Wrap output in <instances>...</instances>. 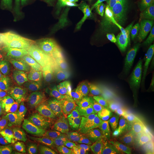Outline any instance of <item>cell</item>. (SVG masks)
<instances>
[{"label": "cell", "instance_id": "25", "mask_svg": "<svg viewBox=\"0 0 154 154\" xmlns=\"http://www.w3.org/2000/svg\"><path fill=\"white\" fill-rule=\"evenodd\" d=\"M16 154V153H15V152H11V153H9V154Z\"/></svg>", "mask_w": 154, "mask_h": 154}, {"label": "cell", "instance_id": "2", "mask_svg": "<svg viewBox=\"0 0 154 154\" xmlns=\"http://www.w3.org/2000/svg\"><path fill=\"white\" fill-rule=\"evenodd\" d=\"M70 88L91 109L106 118L127 114L121 96L105 77L91 75L78 78L70 82Z\"/></svg>", "mask_w": 154, "mask_h": 154}, {"label": "cell", "instance_id": "23", "mask_svg": "<svg viewBox=\"0 0 154 154\" xmlns=\"http://www.w3.org/2000/svg\"><path fill=\"white\" fill-rule=\"evenodd\" d=\"M9 152L8 151H7L6 149H5L2 144L0 142V154H8Z\"/></svg>", "mask_w": 154, "mask_h": 154}, {"label": "cell", "instance_id": "17", "mask_svg": "<svg viewBox=\"0 0 154 154\" xmlns=\"http://www.w3.org/2000/svg\"><path fill=\"white\" fill-rule=\"evenodd\" d=\"M131 1V0H116V5L114 9V18L111 24V26L113 29H116L120 26L122 20V11L125 6Z\"/></svg>", "mask_w": 154, "mask_h": 154}, {"label": "cell", "instance_id": "9", "mask_svg": "<svg viewBox=\"0 0 154 154\" xmlns=\"http://www.w3.org/2000/svg\"><path fill=\"white\" fill-rule=\"evenodd\" d=\"M110 154H139L140 148L136 141L122 138L110 130L106 135Z\"/></svg>", "mask_w": 154, "mask_h": 154}, {"label": "cell", "instance_id": "20", "mask_svg": "<svg viewBox=\"0 0 154 154\" xmlns=\"http://www.w3.org/2000/svg\"><path fill=\"white\" fill-rule=\"evenodd\" d=\"M88 1L92 4H93L94 5L99 8H103V6L105 4V2L107 1V0H88Z\"/></svg>", "mask_w": 154, "mask_h": 154}, {"label": "cell", "instance_id": "12", "mask_svg": "<svg viewBox=\"0 0 154 154\" xmlns=\"http://www.w3.org/2000/svg\"><path fill=\"white\" fill-rule=\"evenodd\" d=\"M41 0H30L29 11L27 20L29 28L31 33V35L29 37V42H32V40L35 37L44 31V26L41 20Z\"/></svg>", "mask_w": 154, "mask_h": 154}, {"label": "cell", "instance_id": "19", "mask_svg": "<svg viewBox=\"0 0 154 154\" xmlns=\"http://www.w3.org/2000/svg\"><path fill=\"white\" fill-rule=\"evenodd\" d=\"M56 0H41V6L42 11L46 12L49 11L54 5Z\"/></svg>", "mask_w": 154, "mask_h": 154}, {"label": "cell", "instance_id": "24", "mask_svg": "<svg viewBox=\"0 0 154 154\" xmlns=\"http://www.w3.org/2000/svg\"><path fill=\"white\" fill-rule=\"evenodd\" d=\"M151 60H154V48L152 51V54H151Z\"/></svg>", "mask_w": 154, "mask_h": 154}, {"label": "cell", "instance_id": "13", "mask_svg": "<svg viewBox=\"0 0 154 154\" xmlns=\"http://www.w3.org/2000/svg\"><path fill=\"white\" fill-rule=\"evenodd\" d=\"M25 0H3L2 16L6 18H13L20 21L24 19Z\"/></svg>", "mask_w": 154, "mask_h": 154}, {"label": "cell", "instance_id": "8", "mask_svg": "<svg viewBox=\"0 0 154 154\" xmlns=\"http://www.w3.org/2000/svg\"><path fill=\"white\" fill-rule=\"evenodd\" d=\"M110 130L122 138L136 141L138 133L128 114L116 115L107 118Z\"/></svg>", "mask_w": 154, "mask_h": 154}, {"label": "cell", "instance_id": "5", "mask_svg": "<svg viewBox=\"0 0 154 154\" xmlns=\"http://www.w3.org/2000/svg\"><path fill=\"white\" fill-rule=\"evenodd\" d=\"M137 21V17H134L128 22L116 44L105 55L102 61V67L109 66L115 61L128 55L136 49L137 43L134 33Z\"/></svg>", "mask_w": 154, "mask_h": 154}, {"label": "cell", "instance_id": "21", "mask_svg": "<svg viewBox=\"0 0 154 154\" xmlns=\"http://www.w3.org/2000/svg\"><path fill=\"white\" fill-rule=\"evenodd\" d=\"M131 1L146 5H151L154 4V0H131Z\"/></svg>", "mask_w": 154, "mask_h": 154}, {"label": "cell", "instance_id": "18", "mask_svg": "<svg viewBox=\"0 0 154 154\" xmlns=\"http://www.w3.org/2000/svg\"><path fill=\"white\" fill-rule=\"evenodd\" d=\"M10 103L8 98L7 100H0V123L6 121L9 112Z\"/></svg>", "mask_w": 154, "mask_h": 154}, {"label": "cell", "instance_id": "1", "mask_svg": "<svg viewBox=\"0 0 154 154\" xmlns=\"http://www.w3.org/2000/svg\"><path fill=\"white\" fill-rule=\"evenodd\" d=\"M3 81L9 94L47 98L55 101L70 82L50 75L25 63L2 66Z\"/></svg>", "mask_w": 154, "mask_h": 154}, {"label": "cell", "instance_id": "10", "mask_svg": "<svg viewBox=\"0 0 154 154\" xmlns=\"http://www.w3.org/2000/svg\"><path fill=\"white\" fill-rule=\"evenodd\" d=\"M20 141L19 128L16 123L10 120L0 123V142L9 151L17 148Z\"/></svg>", "mask_w": 154, "mask_h": 154}, {"label": "cell", "instance_id": "3", "mask_svg": "<svg viewBox=\"0 0 154 154\" xmlns=\"http://www.w3.org/2000/svg\"><path fill=\"white\" fill-rule=\"evenodd\" d=\"M57 109L74 123L85 134L102 129L106 134L110 130L108 121L102 114L93 110L70 86L65 89L55 100Z\"/></svg>", "mask_w": 154, "mask_h": 154}, {"label": "cell", "instance_id": "6", "mask_svg": "<svg viewBox=\"0 0 154 154\" xmlns=\"http://www.w3.org/2000/svg\"><path fill=\"white\" fill-rule=\"evenodd\" d=\"M22 126L34 139L48 143L60 142L61 134L50 122L42 117L26 118L21 121Z\"/></svg>", "mask_w": 154, "mask_h": 154}, {"label": "cell", "instance_id": "7", "mask_svg": "<svg viewBox=\"0 0 154 154\" xmlns=\"http://www.w3.org/2000/svg\"><path fill=\"white\" fill-rule=\"evenodd\" d=\"M50 122L63 137L74 142H83L85 135L67 116L58 110L50 111L42 116Z\"/></svg>", "mask_w": 154, "mask_h": 154}, {"label": "cell", "instance_id": "14", "mask_svg": "<svg viewBox=\"0 0 154 154\" xmlns=\"http://www.w3.org/2000/svg\"><path fill=\"white\" fill-rule=\"evenodd\" d=\"M55 154H85L83 142H74L62 137Z\"/></svg>", "mask_w": 154, "mask_h": 154}, {"label": "cell", "instance_id": "11", "mask_svg": "<svg viewBox=\"0 0 154 154\" xmlns=\"http://www.w3.org/2000/svg\"><path fill=\"white\" fill-rule=\"evenodd\" d=\"M85 148L86 154H107V141L102 129H97L85 137Z\"/></svg>", "mask_w": 154, "mask_h": 154}, {"label": "cell", "instance_id": "22", "mask_svg": "<svg viewBox=\"0 0 154 154\" xmlns=\"http://www.w3.org/2000/svg\"><path fill=\"white\" fill-rule=\"evenodd\" d=\"M5 88L4 83L3 81V77H2V66H0V93Z\"/></svg>", "mask_w": 154, "mask_h": 154}, {"label": "cell", "instance_id": "16", "mask_svg": "<svg viewBox=\"0 0 154 154\" xmlns=\"http://www.w3.org/2000/svg\"><path fill=\"white\" fill-rule=\"evenodd\" d=\"M130 12H134L136 13H154V8L151 5H146L140 4L137 2L131 1L128 3L121 12V17L124 14H126Z\"/></svg>", "mask_w": 154, "mask_h": 154}, {"label": "cell", "instance_id": "4", "mask_svg": "<svg viewBox=\"0 0 154 154\" xmlns=\"http://www.w3.org/2000/svg\"><path fill=\"white\" fill-rule=\"evenodd\" d=\"M7 98L13 106L14 112L26 118L42 117L49 111L57 110L55 101L47 98L9 94Z\"/></svg>", "mask_w": 154, "mask_h": 154}, {"label": "cell", "instance_id": "15", "mask_svg": "<svg viewBox=\"0 0 154 154\" xmlns=\"http://www.w3.org/2000/svg\"><path fill=\"white\" fill-rule=\"evenodd\" d=\"M25 151L26 154H55L54 149L49 143L36 140L29 142Z\"/></svg>", "mask_w": 154, "mask_h": 154}]
</instances>
